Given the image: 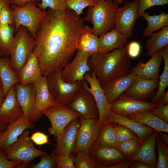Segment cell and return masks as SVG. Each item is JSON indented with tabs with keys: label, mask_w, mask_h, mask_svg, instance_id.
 <instances>
[{
	"label": "cell",
	"mask_w": 168,
	"mask_h": 168,
	"mask_svg": "<svg viewBox=\"0 0 168 168\" xmlns=\"http://www.w3.org/2000/svg\"><path fill=\"white\" fill-rule=\"evenodd\" d=\"M17 74L19 83L23 86L34 84L42 75L38 59L33 53Z\"/></svg>",
	"instance_id": "obj_27"
},
{
	"label": "cell",
	"mask_w": 168,
	"mask_h": 168,
	"mask_svg": "<svg viewBox=\"0 0 168 168\" xmlns=\"http://www.w3.org/2000/svg\"><path fill=\"white\" fill-rule=\"evenodd\" d=\"M67 105L84 118H99L98 108L94 97L82 86Z\"/></svg>",
	"instance_id": "obj_13"
},
{
	"label": "cell",
	"mask_w": 168,
	"mask_h": 168,
	"mask_svg": "<svg viewBox=\"0 0 168 168\" xmlns=\"http://www.w3.org/2000/svg\"><path fill=\"white\" fill-rule=\"evenodd\" d=\"M46 116L51 123L48 128L50 135L56 138L67 125L74 119L79 118L80 115L71 109L66 104L57 102L55 104L41 113Z\"/></svg>",
	"instance_id": "obj_7"
},
{
	"label": "cell",
	"mask_w": 168,
	"mask_h": 168,
	"mask_svg": "<svg viewBox=\"0 0 168 168\" xmlns=\"http://www.w3.org/2000/svg\"><path fill=\"white\" fill-rule=\"evenodd\" d=\"M137 77L131 71L128 74L117 77L103 86L102 88L110 104L119 99L130 86Z\"/></svg>",
	"instance_id": "obj_21"
},
{
	"label": "cell",
	"mask_w": 168,
	"mask_h": 168,
	"mask_svg": "<svg viewBox=\"0 0 168 168\" xmlns=\"http://www.w3.org/2000/svg\"><path fill=\"white\" fill-rule=\"evenodd\" d=\"M117 125V123L113 122L104 124L100 128L96 142L104 146L116 148L117 144L116 137Z\"/></svg>",
	"instance_id": "obj_33"
},
{
	"label": "cell",
	"mask_w": 168,
	"mask_h": 168,
	"mask_svg": "<svg viewBox=\"0 0 168 168\" xmlns=\"http://www.w3.org/2000/svg\"><path fill=\"white\" fill-rule=\"evenodd\" d=\"M99 38L88 26L84 25L80 36L77 49L91 55L98 53Z\"/></svg>",
	"instance_id": "obj_30"
},
{
	"label": "cell",
	"mask_w": 168,
	"mask_h": 168,
	"mask_svg": "<svg viewBox=\"0 0 168 168\" xmlns=\"http://www.w3.org/2000/svg\"><path fill=\"white\" fill-rule=\"evenodd\" d=\"M159 79H145L137 77L128 88L122 95L137 99L148 101L156 94Z\"/></svg>",
	"instance_id": "obj_20"
},
{
	"label": "cell",
	"mask_w": 168,
	"mask_h": 168,
	"mask_svg": "<svg viewBox=\"0 0 168 168\" xmlns=\"http://www.w3.org/2000/svg\"><path fill=\"white\" fill-rule=\"evenodd\" d=\"M10 5L8 1L2 8L0 15V26L13 25L12 15Z\"/></svg>",
	"instance_id": "obj_44"
},
{
	"label": "cell",
	"mask_w": 168,
	"mask_h": 168,
	"mask_svg": "<svg viewBox=\"0 0 168 168\" xmlns=\"http://www.w3.org/2000/svg\"><path fill=\"white\" fill-rule=\"evenodd\" d=\"M91 55L77 49L72 61L68 63L61 71L62 79L70 83L84 81L85 74L91 70L88 64V60Z\"/></svg>",
	"instance_id": "obj_12"
},
{
	"label": "cell",
	"mask_w": 168,
	"mask_h": 168,
	"mask_svg": "<svg viewBox=\"0 0 168 168\" xmlns=\"http://www.w3.org/2000/svg\"><path fill=\"white\" fill-rule=\"evenodd\" d=\"M156 144L157 147L158 154L156 168H168V145L160 138L158 134Z\"/></svg>",
	"instance_id": "obj_38"
},
{
	"label": "cell",
	"mask_w": 168,
	"mask_h": 168,
	"mask_svg": "<svg viewBox=\"0 0 168 168\" xmlns=\"http://www.w3.org/2000/svg\"><path fill=\"white\" fill-rule=\"evenodd\" d=\"M132 119L149 127L157 132L168 133V124L150 111L132 114L126 116Z\"/></svg>",
	"instance_id": "obj_29"
},
{
	"label": "cell",
	"mask_w": 168,
	"mask_h": 168,
	"mask_svg": "<svg viewBox=\"0 0 168 168\" xmlns=\"http://www.w3.org/2000/svg\"><path fill=\"white\" fill-rule=\"evenodd\" d=\"M161 54L164 61L163 70L159 76V86L156 94L151 99V102L156 104L163 96L168 86V46L161 49Z\"/></svg>",
	"instance_id": "obj_35"
},
{
	"label": "cell",
	"mask_w": 168,
	"mask_h": 168,
	"mask_svg": "<svg viewBox=\"0 0 168 168\" xmlns=\"http://www.w3.org/2000/svg\"><path fill=\"white\" fill-rule=\"evenodd\" d=\"M168 3V0H139L137 19L141 17L148 8L155 6H162Z\"/></svg>",
	"instance_id": "obj_43"
},
{
	"label": "cell",
	"mask_w": 168,
	"mask_h": 168,
	"mask_svg": "<svg viewBox=\"0 0 168 168\" xmlns=\"http://www.w3.org/2000/svg\"><path fill=\"white\" fill-rule=\"evenodd\" d=\"M142 141L138 138L129 140L118 144L116 148L127 158L137 152Z\"/></svg>",
	"instance_id": "obj_36"
},
{
	"label": "cell",
	"mask_w": 168,
	"mask_h": 168,
	"mask_svg": "<svg viewBox=\"0 0 168 168\" xmlns=\"http://www.w3.org/2000/svg\"><path fill=\"white\" fill-rule=\"evenodd\" d=\"M118 6L112 0H98L96 5L88 7L83 19L93 25V33L100 36L115 28V12Z\"/></svg>",
	"instance_id": "obj_3"
},
{
	"label": "cell",
	"mask_w": 168,
	"mask_h": 168,
	"mask_svg": "<svg viewBox=\"0 0 168 168\" xmlns=\"http://www.w3.org/2000/svg\"><path fill=\"white\" fill-rule=\"evenodd\" d=\"M41 2L38 6L43 10L47 8L63 11L67 7L66 0H40Z\"/></svg>",
	"instance_id": "obj_42"
},
{
	"label": "cell",
	"mask_w": 168,
	"mask_h": 168,
	"mask_svg": "<svg viewBox=\"0 0 168 168\" xmlns=\"http://www.w3.org/2000/svg\"><path fill=\"white\" fill-rule=\"evenodd\" d=\"M16 31L9 59L11 67L18 73L33 53L35 39L24 27L21 26Z\"/></svg>",
	"instance_id": "obj_5"
},
{
	"label": "cell",
	"mask_w": 168,
	"mask_h": 168,
	"mask_svg": "<svg viewBox=\"0 0 168 168\" xmlns=\"http://www.w3.org/2000/svg\"><path fill=\"white\" fill-rule=\"evenodd\" d=\"M30 138L37 145H42L49 142L48 136L39 131L33 133Z\"/></svg>",
	"instance_id": "obj_48"
},
{
	"label": "cell",
	"mask_w": 168,
	"mask_h": 168,
	"mask_svg": "<svg viewBox=\"0 0 168 168\" xmlns=\"http://www.w3.org/2000/svg\"><path fill=\"white\" fill-rule=\"evenodd\" d=\"M2 86V84L1 80L0 79V87H1Z\"/></svg>",
	"instance_id": "obj_58"
},
{
	"label": "cell",
	"mask_w": 168,
	"mask_h": 168,
	"mask_svg": "<svg viewBox=\"0 0 168 168\" xmlns=\"http://www.w3.org/2000/svg\"><path fill=\"white\" fill-rule=\"evenodd\" d=\"M98 0H66L67 7L73 11L79 16L86 7H92L97 3Z\"/></svg>",
	"instance_id": "obj_39"
},
{
	"label": "cell",
	"mask_w": 168,
	"mask_h": 168,
	"mask_svg": "<svg viewBox=\"0 0 168 168\" xmlns=\"http://www.w3.org/2000/svg\"><path fill=\"white\" fill-rule=\"evenodd\" d=\"M82 86L94 97L98 108L100 128L107 121L112 114L110 105L104 90L97 78L93 70L86 73Z\"/></svg>",
	"instance_id": "obj_8"
},
{
	"label": "cell",
	"mask_w": 168,
	"mask_h": 168,
	"mask_svg": "<svg viewBox=\"0 0 168 168\" xmlns=\"http://www.w3.org/2000/svg\"><path fill=\"white\" fill-rule=\"evenodd\" d=\"M116 137L117 144L127 140L138 138L136 134L128 128L118 124L116 129Z\"/></svg>",
	"instance_id": "obj_40"
},
{
	"label": "cell",
	"mask_w": 168,
	"mask_h": 168,
	"mask_svg": "<svg viewBox=\"0 0 168 168\" xmlns=\"http://www.w3.org/2000/svg\"><path fill=\"white\" fill-rule=\"evenodd\" d=\"M80 125L79 118L69 123L56 138L54 149L56 155H70L74 148L78 131Z\"/></svg>",
	"instance_id": "obj_16"
},
{
	"label": "cell",
	"mask_w": 168,
	"mask_h": 168,
	"mask_svg": "<svg viewBox=\"0 0 168 168\" xmlns=\"http://www.w3.org/2000/svg\"><path fill=\"white\" fill-rule=\"evenodd\" d=\"M157 132L147 136L142 142L137 152L126 159L139 161L149 165L151 168H156L157 160L155 151Z\"/></svg>",
	"instance_id": "obj_22"
},
{
	"label": "cell",
	"mask_w": 168,
	"mask_h": 168,
	"mask_svg": "<svg viewBox=\"0 0 168 168\" xmlns=\"http://www.w3.org/2000/svg\"><path fill=\"white\" fill-rule=\"evenodd\" d=\"M141 17L147 23V27L143 31L144 38L150 36L155 31L168 26V14L162 11L159 15L152 16L149 15L148 12H144Z\"/></svg>",
	"instance_id": "obj_32"
},
{
	"label": "cell",
	"mask_w": 168,
	"mask_h": 168,
	"mask_svg": "<svg viewBox=\"0 0 168 168\" xmlns=\"http://www.w3.org/2000/svg\"><path fill=\"white\" fill-rule=\"evenodd\" d=\"M34 127L33 123L23 114L13 122L8 124L0 137V149L7 150L16 142L23 131Z\"/></svg>",
	"instance_id": "obj_18"
},
{
	"label": "cell",
	"mask_w": 168,
	"mask_h": 168,
	"mask_svg": "<svg viewBox=\"0 0 168 168\" xmlns=\"http://www.w3.org/2000/svg\"><path fill=\"white\" fill-rule=\"evenodd\" d=\"M89 155L99 168H108L127 158L116 148L101 145L96 141L91 147Z\"/></svg>",
	"instance_id": "obj_15"
},
{
	"label": "cell",
	"mask_w": 168,
	"mask_h": 168,
	"mask_svg": "<svg viewBox=\"0 0 168 168\" xmlns=\"http://www.w3.org/2000/svg\"><path fill=\"white\" fill-rule=\"evenodd\" d=\"M56 154L54 149L52 153L48 155L46 153L41 156V159L37 164L30 166L31 168H55L57 167L55 162Z\"/></svg>",
	"instance_id": "obj_41"
},
{
	"label": "cell",
	"mask_w": 168,
	"mask_h": 168,
	"mask_svg": "<svg viewBox=\"0 0 168 168\" xmlns=\"http://www.w3.org/2000/svg\"><path fill=\"white\" fill-rule=\"evenodd\" d=\"M8 1V0H0V15L3 6Z\"/></svg>",
	"instance_id": "obj_56"
},
{
	"label": "cell",
	"mask_w": 168,
	"mask_h": 168,
	"mask_svg": "<svg viewBox=\"0 0 168 168\" xmlns=\"http://www.w3.org/2000/svg\"><path fill=\"white\" fill-rule=\"evenodd\" d=\"M74 154V162L75 168H99L89 154L82 151H78Z\"/></svg>",
	"instance_id": "obj_37"
},
{
	"label": "cell",
	"mask_w": 168,
	"mask_h": 168,
	"mask_svg": "<svg viewBox=\"0 0 168 168\" xmlns=\"http://www.w3.org/2000/svg\"><path fill=\"white\" fill-rule=\"evenodd\" d=\"M20 164L19 162L7 159L4 151L0 149V168H13Z\"/></svg>",
	"instance_id": "obj_49"
},
{
	"label": "cell",
	"mask_w": 168,
	"mask_h": 168,
	"mask_svg": "<svg viewBox=\"0 0 168 168\" xmlns=\"http://www.w3.org/2000/svg\"><path fill=\"white\" fill-rule=\"evenodd\" d=\"M29 133L28 129L25 130L12 146L4 151L7 159L26 165L46 153L34 147L33 142L29 137Z\"/></svg>",
	"instance_id": "obj_6"
},
{
	"label": "cell",
	"mask_w": 168,
	"mask_h": 168,
	"mask_svg": "<svg viewBox=\"0 0 168 168\" xmlns=\"http://www.w3.org/2000/svg\"><path fill=\"white\" fill-rule=\"evenodd\" d=\"M139 0L125 1L123 6L118 7L115 15V28L128 39L132 36L133 29L137 19Z\"/></svg>",
	"instance_id": "obj_11"
},
{
	"label": "cell",
	"mask_w": 168,
	"mask_h": 168,
	"mask_svg": "<svg viewBox=\"0 0 168 168\" xmlns=\"http://www.w3.org/2000/svg\"><path fill=\"white\" fill-rule=\"evenodd\" d=\"M128 38L115 28L99 36L98 53L105 54L121 48L128 42Z\"/></svg>",
	"instance_id": "obj_25"
},
{
	"label": "cell",
	"mask_w": 168,
	"mask_h": 168,
	"mask_svg": "<svg viewBox=\"0 0 168 168\" xmlns=\"http://www.w3.org/2000/svg\"><path fill=\"white\" fill-rule=\"evenodd\" d=\"M34 85L35 106L38 111L41 113L57 101L49 90L46 77L41 75Z\"/></svg>",
	"instance_id": "obj_24"
},
{
	"label": "cell",
	"mask_w": 168,
	"mask_h": 168,
	"mask_svg": "<svg viewBox=\"0 0 168 168\" xmlns=\"http://www.w3.org/2000/svg\"><path fill=\"white\" fill-rule=\"evenodd\" d=\"M141 51V45L138 41H133L128 44V53L132 58L137 57L139 55Z\"/></svg>",
	"instance_id": "obj_47"
},
{
	"label": "cell",
	"mask_w": 168,
	"mask_h": 168,
	"mask_svg": "<svg viewBox=\"0 0 168 168\" xmlns=\"http://www.w3.org/2000/svg\"><path fill=\"white\" fill-rule=\"evenodd\" d=\"M74 154L63 156H56L55 162L58 168H75Z\"/></svg>",
	"instance_id": "obj_45"
},
{
	"label": "cell",
	"mask_w": 168,
	"mask_h": 168,
	"mask_svg": "<svg viewBox=\"0 0 168 168\" xmlns=\"http://www.w3.org/2000/svg\"><path fill=\"white\" fill-rule=\"evenodd\" d=\"M150 111L161 120L168 122V105L156 107Z\"/></svg>",
	"instance_id": "obj_46"
},
{
	"label": "cell",
	"mask_w": 168,
	"mask_h": 168,
	"mask_svg": "<svg viewBox=\"0 0 168 168\" xmlns=\"http://www.w3.org/2000/svg\"><path fill=\"white\" fill-rule=\"evenodd\" d=\"M23 115V110L17 99L15 85L9 90L0 105V120L8 124Z\"/></svg>",
	"instance_id": "obj_19"
},
{
	"label": "cell",
	"mask_w": 168,
	"mask_h": 168,
	"mask_svg": "<svg viewBox=\"0 0 168 168\" xmlns=\"http://www.w3.org/2000/svg\"><path fill=\"white\" fill-rule=\"evenodd\" d=\"M84 21L73 10L48 8L35 34L33 53L43 76L61 70L77 49Z\"/></svg>",
	"instance_id": "obj_1"
},
{
	"label": "cell",
	"mask_w": 168,
	"mask_h": 168,
	"mask_svg": "<svg viewBox=\"0 0 168 168\" xmlns=\"http://www.w3.org/2000/svg\"><path fill=\"white\" fill-rule=\"evenodd\" d=\"M132 161L126 159L108 168H130Z\"/></svg>",
	"instance_id": "obj_50"
},
{
	"label": "cell",
	"mask_w": 168,
	"mask_h": 168,
	"mask_svg": "<svg viewBox=\"0 0 168 168\" xmlns=\"http://www.w3.org/2000/svg\"><path fill=\"white\" fill-rule=\"evenodd\" d=\"M156 106L155 104L151 102L139 100L123 95L110 105L113 112L126 116L134 113L150 111Z\"/></svg>",
	"instance_id": "obj_17"
},
{
	"label": "cell",
	"mask_w": 168,
	"mask_h": 168,
	"mask_svg": "<svg viewBox=\"0 0 168 168\" xmlns=\"http://www.w3.org/2000/svg\"><path fill=\"white\" fill-rule=\"evenodd\" d=\"M4 97L2 86L0 87V105ZM8 125V124L5 123L0 120V132L4 131L6 129Z\"/></svg>",
	"instance_id": "obj_54"
},
{
	"label": "cell",
	"mask_w": 168,
	"mask_h": 168,
	"mask_svg": "<svg viewBox=\"0 0 168 168\" xmlns=\"http://www.w3.org/2000/svg\"><path fill=\"white\" fill-rule=\"evenodd\" d=\"M10 8L15 30L16 31L21 26L24 27L35 38L46 11L41 9L33 1L28 2L22 7L12 5Z\"/></svg>",
	"instance_id": "obj_4"
},
{
	"label": "cell",
	"mask_w": 168,
	"mask_h": 168,
	"mask_svg": "<svg viewBox=\"0 0 168 168\" xmlns=\"http://www.w3.org/2000/svg\"><path fill=\"white\" fill-rule=\"evenodd\" d=\"M3 131H1V132H0V137H1V136L3 132Z\"/></svg>",
	"instance_id": "obj_59"
},
{
	"label": "cell",
	"mask_w": 168,
	"mask_h": 168,
	"mask_svg": "<svg viewBox=\"0 0 168 168\" xmlns=\"http://www.w3.org/2000/svg\"><path fill=\"white\" fill-rule=\"evenodd\" d=\"M110 122L116 123L127 127L142 141L156 131L151 128L130 119L126 116L113 112L105 123Z\"/></svg>",
	"instance_id": "obj_26"
},
{
	"label": "cell",
	"mask_w": 168,
	"mask_h": 168,
	"mask_svg": "<svg viewBox=\"0 0 168 168\" xmlns=\"http://www.w3.org/2000/svg\"><path fill=\"white\" fill-rule=\"evenodd\" d=\"M113 1L116 2L118 4H122L123 3V0H113Z\"/></svg>",
	"instance_id": "obj_57"
},
{
	"label": "cell",
	"mask_w": 168,
	"mask_h": 168,
	"mask_svg": "<svg viewBox=\"0 0 168 168\" xmlns=\"http://www.w3.org/2000/svg\"><path fill=\"white\" fill-rule=\"evenodd\" d=\"M156 106L158 107L168 105V91H167L161 98L156 104Z\"/></svg>",
	"instance_id": "obj_53"
},
{
	"label": "cell",
	"mask_w": 168,
	"mask_h": 168,
	"mask_svg": "<svg viewBox=\"0 0 168 168\" xmlns=\"http://www.w3.org/2000/svg\"><path fill=\"white\" fill-rule=\"evenodd\" d=\"M161 49L152 55L147 62L139 61L136 66L132 68V71L140 78L159 79L160 68L163 60Z\"/></svg>",
	"instance_id": "obj_23"
},
{
	"label": "cell",
	"mask_w": 168,
	"mask_h": 168,
	"mask_svg": "<svg viewBox=\"0 0 168 168\" xmlns=\"http://www.w3.org/2000/svg\"><path fill=\"white\" fill-rule=\"evenodd\" d=\"M0 79L4 97L12 86L19 83L18 74L11 67L8 57L0 56Z\"/></svg>",
	"instance_id": "obj_28"
},
{
	"label": "cell",
	"mask_w": 168,
	"mask_h": 168,
	"mask_svg": "<svg viewBox=\"0 0 168 168\" xmlns=\"http://www.w3.org/2000/svg\"><path fill=\"white\" fill-rule=\"evenodd\" d=\"M128 44L108 53H97L89 58L88 64L95 72L102 87L110 81L131 71L132 58L128 53Z\"/></svg>",
	"instance_id": "obj_2"
},
{
	"label": "cell",
	"mask_w": 168,
	"mask_h": 168,
	"mask_svg": "<svg viewBox=\"0 0 168 168\" xmlns=\"http://www.w3.org/2000/svg\"><path fill=\"white\" fill-rule=\"evenodd\" d=\"M61 71L46 77L49 90L57 102L67 105L82 86L83 81L72 83L64 81L62 78Z\"/></svg>",
	"instance_id": "obj_9"
},
{
	"label": "cell",
	"mask_w": 168,
	"mask_h": 168,
	"mask_svg": "<svg viewBox=\"0 0 168 168\" xmlns=\"http://www.w3.org/2000/svg\"><path fill=\"white\" fill-rule=\"evenodd\" d=\"M150 36L145 44L147 50L145 55L147 57H151L159 50L168 46V26L153 33Z\"/></svg>",
	"instance_id": "obj_31"
},
{
	"label": "cell",
	"mask_w": 168,
	"mask_h": 168,
	"mask_svg": "<svg viewBox=\"0 0 168 168\" xmlns=\"http://www.w3.org/2000/svg\"><path fill=\"white\" fill-rule=\"evenodd\" d=\"M13 25L0 26V56L8 57L14 38Z\"/></svg>",
	"instance_id": "obj_34"
},
{
	"label": "cell",
	"mask_w": 168,
	"mask_h": 168,
	"mask_svg": "<svg viewBox=\"0 0 168 168\" xmlns=\"http://www.w3.org/2000/svg\"><path fill=\"white\" fill-rule=\"evenodd\" d=\"M80 125L78 131L74 148L71 153L82 151L89 154L100 131L99 118L85 119L79 118Z\"/></svg>",
	"instance_id": "obj_10"
},
{
	"label": "cell",
	"mask_w": 168,
	"mask_h": 168,
	"mask_svg": "<svg viewBox=\"0 0 168 168\" xmlns=\"http://www.w3.org/2000/svg\"><path fill=\"white\" fill-rule=\"evenodd\" d=\"M16 97L23 114L27 116L33 123L37 121L42 114L37 110L35 104V90L34 84L25 86L19 83L15 85Z\"/></svg>",
	"instance_id": "obj_14"
},
{
	"label": "cell",
	"mask_w": 168,
	"mask_h": 168,
	"mask_svg": "<svg viewBox=\"0 0 168 168\" xmlns=\"http://www.w3.org/2000/svg\"><path fill=\"white\" fill-rule=\"evenodd\" d=\"M8 1L10 4L16 5L18 7H22L28 2L30 1L36 2L40 1V0H8Z\"/></svg>",
	"instance_id": "obj_52"
},
{
	"label": "cell",
	"mask_w": 168,
	"mask_h": 168,
	"mask_svg": "<svg viewBox=\"0 0 168 168\" xmlns=\"http://www.w3.org/2000/svg\"><path fill=\"white\" fill-rule=\"evenodd\" d=\"M158 136L166 144L168 145V135L164 132H157Z\"/></svg>",
	"instance_id": "obj_55"
},
{
	"label": "cell",
	"mask_w": 168,
	"mask_h": 168,
	"mask_svg": "<svg viewBox=\"0 0 168 168\" xmlns=\"http://www.w3.org/2000/svg\"><path fill=\"white\" fill-rule=\"evenodd\" d=\"M130 168H151L148 164L142 161H132Z\"/></svg>",
	"instance_id": "obj_51"
}]
</instances>
